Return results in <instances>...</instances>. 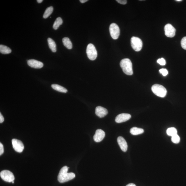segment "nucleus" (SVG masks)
I'll return each instance as SVG.
<instances>
[{"mask_svg": "<svg viewBox=\"0 0 186 186\" xmlns=\"http://www.w3.org/2000/svg\"><path fill=\"white\" fill-rule=\"evenodd\" d=\"M68 168L64 166L60 170L58 176V180L60 183H63L69 181L74 179L75 174L73 173H68Z\"/></svg>", "mask_w": 186, "mask_h": 186, "instance_id": "obj_1", "label": "nucleus"}, {"mask_svg": "<svg viewBox=\"0 0 186 186\" xmlns=\"http://www.w3.org/2000/svg\"><path fill=\"white\" fill-rule=\"evenodd\" d=\"M120 66L123 72L125 74L130 76L133 75L132 64L131 60L129 59L125 58L121 60Z\"/></svg>", "mask_w": 186, "mask_h": 186, "instance_id": "obj_2", "label": "nucleus"}, {"mask_svg": "<svg viewBox=\"0 0 186 186\" xmlns=\"http://www.w3.org/2000/svg\"><path fill=\"white\" fill-rule=\"evenodd\" d=\"M151 89L153 93L159 97L164 98L166 95V89L161 85H154L152 86Z\"/></svg>", "mask_w": 186, "mask_h": 186, "instance_id": "obj_3", "label": "nucleus"}, {"mask_svg": "<svg viewBox=\"0 0 186 186\" xmlns=\"http://www.w3.org/2000/svg\"><path fill=\"white\" fill-rule=\"evenodd\" d=\"M131 43L132 48L136 51H140L143 47V41L138 37H132Z\"/></svg>", "mask_w": 186, "mask_h": 186, "instance_id": "obj_4", "label": "nucleus"}, {"mask_svg": "<svg viewBox=\"0 0 186 186\" xmlns=\"http://www.w3.org/2000/svg\"><path fill=\"white\" fill-rule=\"evenodd\" d=\"M86 53L88 57L91 60H95L97 56V52L93 44L90 43L87 46Z\"/></svg>", "mask_w": 186, "mask_h": 186, "instance_id": "obj_5", "label": "nucleus"}, {"mask_svg": "<svg viewBox=\"0 0 186 186\" xmlns=\"http://www.w3.org/2000/svg\"><path fill=\"white\" fill-rule=\"evenodd\" d=\"M109 31L111 36L113 39L116 40L118 38L120 34V30L117 25L115 23L111 24Z\"/></svg>", "mask_w": 186, "mask_h": 186, "instance_id": "obj_6", "label": "nucleus"}, {"mask_svg": "<svg viewBox=\"0 0 186 186\" xmlns=\"http://www.w3.org/2000/svg\"><path fill=\"white\" fill-rule=\"evenodd\" d=\"M0 175L1 179L7 182H12L14 179L13 173L9 170L2 171L0 173Z\"/></svg>", "mask_w": 186, "mask_h": 186, "instance_id": "obj_7", "label": "nucleus"}, {"mask_svg": "<svg viewBox=\"0 0 186 186\" xmlns=\"http://www.w3.org/2000/svg\"><path fill=\"white\" fill-rule=\"evenodd\" d=\"M12 147L16 152L21 153L23 151L24 147L23 144L21 141L17 139L12 140Z\"/></svg>", "mask_w": 186, "mask_h": 186, "instance_id": "obj_8", "label": "nucleus"}, {"mask_svg": "<svg viewBox=\"0 0 186 186\" xmlns=\"http://www.w3.org/2000/svg\"><path fill=\"white\" fill-rule=\"evenodd\" d=\"M165 35L167 37L172 38L174 37L175 35L176 30L170 24H168L164 27Z\"/></svg>", "mask_w": 186, "mask_h": 186, "instance_id": "obj_9", "label": "nucleus"}, {"mask_svg": "<svg viewBox=\"0 0 186 186\" xmlns=\"http://www.w3.org/2000/svg\"><path fill=\"white\" fill-rule=\"evenodd\" d=\"M105 136V133L101 129H98L96 130L95 134L94 135V141L97 143L101 141L104 138Z\"/></svg>", "mask_w": 186, "mask_h": 186, "instance_id": "obj_10", "label": "nucleus"}, {"mask_svg": "<svg viewBox=\"0 0 186 186\" xmlns=\"http://www.w3.org/2000/svg\"><path fill=\"white\" fill-rule=\"evenodd\" d=\"M131 118L130 114L123 113L119 114L116 117L115 121L117 123H121L126 122Z\"/></svg>", "mask_w": 186, "mask_h": 186, "instance_id": "obj_11", "label": "nucleus"}, {"mask_svg": "<svg viewBox=\"0 0 186 186\" xmlns=\"http://www.w3.org/2000/svg\"><path fill=\"white\" fill-rule=\"evenodd\" d=\"M95 113L96 115L99 118H103L108 114V111L106 109L101 106H98L96 108Z\"/></svg>", "mask_w": 186, "mask_h": 186, "instance_id": "obj_12", "label": "nucleus"}, {"mask_svg": "<svg viewBox=\"0 0 186 186\" xmlns=\"http://www.w3.org/2000/svg\"><path fill=\"white\" fill-rule=\"evenodd\" d=\"M28 64L31 67L35 69H40L43 67V64L41 62L35 59H30L28 60Z\"/></svg>", "mask_w": 186, "mask_h": 186, "instance_id": "obj_13", "label": "nucleus"}, {"mask_svg": "<svg viewBox=\"0 0 186 186\" xmlns=\"http://www.w3.org/2000/svg\"><path fill=\"white\" fill-rule=\"evenodd\" d=\"M117 142L122 151L124 152H126L127 149V142L124 138L121 136L118 137Z\"/></svg>", "mask_w": 186, "mask_h": 186, "instance_id": "obj_14", "label": "nucleus"}, {"mask_svg": "<svg viewBox=\"0 0 186 186\" xmlns=\"http://www.w3.org/2000/svg\"><path fill=\"white\" fill-rule=\"evenodd\" d=\"M47 41L48 44L50 49L54 53H55L57 51V48H56V45L55 42L50 38H48Z\"/></svg>", "mask_w": 186, "mask_h": 186, "instance_id": "obj_15", "label": "nucleus"}, {"mask_svg": "<svg viewBox=\"0 0 186 186\" xmlns=\"http://www.w3.org/2000/svg\"><path fill=\"white\" fill-rule=\"evenodd\" d=\"M144 130L138 127H134L131 128L130 132L133 135H138L144 133Z\"/></svg>", "mask_w": 186, "mask_h": 186, "instance_id": "obj_16", "label": "nucleus"}, {"mask_svg": "<svg viewBox=\"0 0 186 186\" xmlns=\"http://www.w3.org/2000/svg\"><path fill=\"white\" fill-rule=\"evenodd\" d=\"M62 42L65 47L69 49L72 48V44L70 39L68 37H64L62 39Z\"/></svg>", "mask_w": 186, "mask_h": 186, "instance_id": "obj_17", "label": "nucleus"}, {"mask_svg": "<svg viewBox=\"0 0 186 186\" xmlns=\"http://www.w3.org/2000/svg\"><path fill=\"white\" fill-rule=\"evenodd\" d=\"M51 87L55 90L60 92L66 93L68 91L64 87L57 84L52 85Z\"/></svg>", "mask_w": 186, "mask_h": 186, "instance_id": "obj_18", "label": "nucleus"}, {"mask_svg": "<svg viewBox=\"0 0 186 186\" xmlns=\"http://www.w3.org/2000/svg\"><path fill=\"white\" fill-rule=\"evenodd\" d=\"M0 52L3 54H9L11 53L12 50L9 48L3 45H0Z\"/></svg>", "mask_w": 186, "mask_h": 186, "instance_id": "obj_19", "label": "nucleus"}, {"mask_svg": "<svg viewBox=\"0 0 186 186\" xmlns=\"http://www.w3.org/2000/svg\"><path fill=\"white\" fill-rule=\"evenodd\" d=\"M63 23V20L61 17H58L54 22L53 28L55 30H57Z\"/></svg>", "mask_w": 186, "mask_h": 186, "instance_id": "obj_20", "label": "nucleus"}, {"mask_svg": "<svg viewBox=\"0 0 186 186\" xmlns=\"http://www.w3.org/2000/svg\"><path fill=\"white\" fill-rule=\"evenodd\" d=\"M54 8L52 6L47 8L44 13L43 15V18L45 19L47 18L50 15L52 14L53 12Z\"/></svg>", "mask_w": 186, "mask_h": 186, "instance_id": "obj_21", "label": "nucleus"}, {"mask_svg": "<svg viewBox=\"0 0 186 186\" xmlns=\"http://www.w3.org/2000/svg\"><path fill=\"white\" fill-rule=\"evenodd\" d=\"M166 133L167 135L169 136L172 137L173 136L177 134V130L175 127H170L167 130Z\"/></svg>", "mask_w": 186, "mask_h": 186, "instance_id": "obj_22", "label": "nucleus"}, {"mask_svg": "<svg viewBox=\"0 0 186 186\" xmlns=\"http://www.w3.org/2000/svg\"><path fill=\"white\" fill-rule=\"evenodd\" d=\"M171 141L173 143L175 144H177L179 143L180 141V137L177 135H175L172 137L171 138Z\"/></svg>", "mask_w": 186, "mask_h": 186, "instance_id": "obj_23", "label": "nucleus"}, {"mask_svg": "<svg viewBox=\"0 0 186 186\" xmlns=\"http://www.w3.org/2000/svg\"><path fill=\"white\" fill-rule=\"evenodd\" d=\"M181 46L183 49L186 50V37H183L181 41Z\"/></svg>", "mask_w": 186, "mask_h": 186, "instance_id": "obj_24", "label": "nucleus"}, {"mask_svg": "<svg viewBox=\"0 0 186 186\" xmlns=\"http://www.w3.org/2000/svg\"><path fill=\"white\" fill-rule=\"evenodd\" d=\"M159 72L160 73V74H161L164 76H166L168 74V71L166 69L162 68L160 69L159 70Z\"/></svg>", "mask_w": 186, "mask_h": 186, "instance_id": "obj_25", "label": "nucleus"}, {"mask_svg": "<svg viewBox=\"0 0 186 186\" xmlns=\"http://www.w3.org/2000/svg\"><path fill=\"white\" fill-rule=\"evenodd\" d=\"M157 62L161 66H164L166 64V60L162 58L158 59L157 61Z\"/></svg>", "mask_w": 186, "mask_h": 186, "instance_id": "obj_26", "label": "nucleus"}, {"mask_svg": "<svg viewBox=\"0 0 186 186\" xmlns=\"http://www.w3.org/2000/svg\"><path fill=\"white\" fill-rule=\"evenodd\" d=\"M4 147L2 144L0 143V155L1 156L4 153Z\"/></svg>", "mask_w": 186, "mask_h": 186, "instance_id": "obj_27", "label": "nucleus"}, {"mask_svg": "<svg viewBox=\"0 0 186 186\" xmlns=\"http://www.w3.org/2000/svg\"><path fill=\"white\" fill-rule=\"evenodd\" d=\"M116 1H117L118 3L122 4V5H125L127 3V1L126 0H117Z\"/></svg>", "mask_w": 186, "mask_h": 186, "instance_id": "obj_28", "label": "nucleus"}, {"mask_svg": "<svg viewBox=\"0 0 186 186\" xmlns=\"http://www.w3.org/2000/svg\"><path fill=\"white\" fill-rule=\"evenodd\" d=\"M4 117L1 114V113H0V123H2L4 122Z\"/></svg>", "mask_w": 186, "mask_h": 186, "instance_id": "obj_29", "label": "nucleus"}, {"mask_svg": "<svg viewBox=\"0 0 186 186\" xmlns=\"http://www.w3.org/2000/svg\"><path fill=\"white\" fill-rule=\"evenodd\" d=\"M87 1H88V0H80V1L81 3H84Z\"/></svg>", "mask_w": 186, "mask_h": 186, "instance_id": "obj_30", "label": "nucleus"}, {"mask_svg": "<svg viewBox=\"0 0 186 186\" xmlns=\"http://www.w3.org/2000/svg\"><path fill=\"white\" fill-rule=\"evenodd\" d=\"M126 186H136V185L133 183H130L129 184L127 185Z\"/></svg>", "mask_w": 186, "mask_h": 186, "instance_id": "obj_31", "label": "nucleus"}, {"mask_svg": "<svg viewBox=\"0 0 186 186\" xmlns=\"http://www.w3.org/2000/svg\"><path fill=\"white\" fill-rule=\"evenodd\" d=\"M43 1V0H37V1L38 3H41Z\"/></svg>", "mask_w": 186, "mask_h": 186, "instance_id": "obj_32", "label": "nucleus"}, {"mask_svg": "<svg viewBox=\"0 0 186 186\" xmlns=\"http://www.w3.org/2000/svg\"><path fill=\"white\" fill-rule=\"evenodd\" d=\"M182 1V0H176V1Z\"/></svg>", "mask_w": 186, "mask_h": 186, "instance_id": "obj_33", "label": "nucleus"}, {"mask_svg": "<svg viewBox=\"0 0 186 186\" xmlns=\"http://www.w3.org/2000/svg\"><path fill=\"white\" fill-rule=\"evenodd\" d=\"M12 183H14V181H12Z\"/></svg>", "mask_w": 186, "mask_h": 186, "instance_id": "obj_34", "label": "nucleus"}]
</instances>
